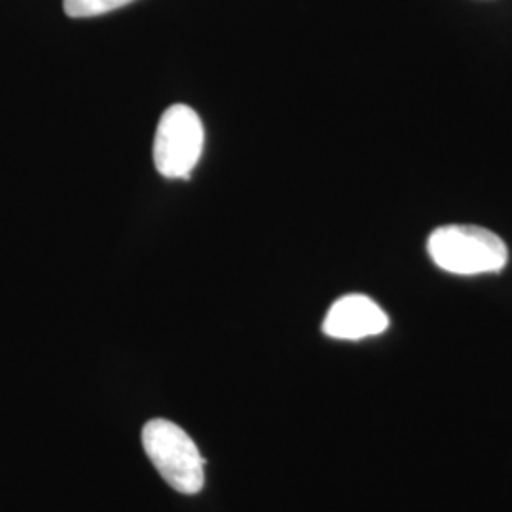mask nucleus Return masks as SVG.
<instances>
[{"mask_svg": "<svg viewBox=\"0 0 512 512\" xmlns=\"http://www.w3.org/2000/svg\"><path fill=\"white\" fill-rule=\"evenodd\" d=\"M205 143L202 120L196 110L173 105L165 110L154 137V165L165 179H188L200 162Z\"/></svg>", "mask_w": 512, "mask_h": 512, "instance_id": "3", "label": "nucleus"}, {"mask_svg": "<svg viewBox=\"0 0 512 512\" xmlns=\"http://www.w3.org/2000/svg\"><path fill=\"white\" fill-rule=\"evenodd\" d=\"M143 446L156 471L179 494H198L203 488L205 459L196 442L169 420H150L143 429Z\"/></svg>", "mask_w": 512, "mask_h": 512, "instance_id": "2", "label": "nucleus"}, {"mask_svg": "<svg viewBox=\"0 0 512 512\" xmlns=\"http://www.w3.org/2000/svg\"><path fill=\"white\" fill-rule=\"evenodd\" d=\"M131 2L135 0H63V8L69 18H95Z\"/></svg>", "mask_w": 512, "mask_h": 512, "instance_id": "5", "label": "nucleus"}, {"mask_svg": "<svg viewBox=\"0 0 512 512\" xmlns=\"http://www.w3.org/2000/svg\"><path fill=\"white\" fill-rule=\"evenodd\" d=\"M387 327V313L365 294L338 298L323 321V332L336 340H363L382 334Z\"/></svg>", "mask_w": 512, "mask_h": 512, "instance_id": "4", "label": "nucleus"}, {"mask_svg": "<svg viewBox=\"0 0 512 512\" xmlns=\"http://www.w3.org/2000/svg\"><path fill=\"white\" fill-rule=\"evenodd\" d=\"M427 251L440 270L456 275L495 274L509 260V249L497 234L463 224L435 230L427 241Z\"/></svg>", "mask_w": 512, "mask_h": 512, "instance_id": "1", "label": "nucleus"}]
</instances>
